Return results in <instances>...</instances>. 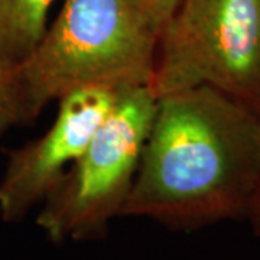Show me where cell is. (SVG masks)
Listing matches in <instances>:
<instances>
[{"instance_id":"cell-1","label":"cell","mask_w":260,"mask_h":260,"mask_svg":"<svg viewBox=\"0 0 260 260\" xmlns=\"http://www.w3.org/2000/svg\"><path fill=\"white\" fill-rule=\"evenodd\" d=\"M260 177V117L210 87L156 100L121 217L172 232L246 220Z\"/></svg>"},{"instance_id":"cell-2","label":"cell","mask_w":260,"mask_h":260,"mask_svg":"<svg viewBox=\"0 0 260 260\" xmlns=\"http://www.w3.org/2000/svg\"><path fill=\"white\" fill-rule=\"evenodd\" d=\"M159 35L133 0H64L18 64L28 123L49 103L78 90L123 94L150 87Z\"/></svg>"},{"instance_id":"cell-3","label":"cell","mask_w":260,"mask_h":260,"mask_svg":"<svg viewBox=\"0 0 260 260\" xmlns=\"http://www.w3.org/2000/svg\"><path fill=\"white\" fill-rule=\"evenodd\" d=\"M210 87L260 117V0H181L160 30L159 99Z\"/></svg>"},{"instance_id":"cell-4","label":"cell","mask_w":260,"mask_h":260,"mask_svg":"<svg viewBox=\"0 0 260 260\" xmlns=\"http://www.w3.org/2000/svg\"><path fill=\"white\" fill-rule=\"evenodd\" d=\"M150 87L123 93L80 158L39 205L37 225L49 242H93L121 217L156 109Z\"/></svg>"},{"instance_id":"cell-5","label":"cell","mask_w":260,"mask_h":260,"mask_svg":"<svg viewBox=\"0 0 260 260\" xmlns=\"http://www.w3.org/2000/svg\"><path fill=\"white\" fill-rule=\"evenodd\" d=\"M121 94L85 88L58 102L55 120L39 138L8 152L0 179V218L22 223L39 208L65 171L88 146Z\"/></svg>"},{"instance_id":"cell-6","label":"cell","mask_w":260,"mask_h":260,"mask_svg":"<svg viewBox=\"0 0 260 260\" xmlns=\"http://www.w3.org/2000/svg\"><path fill=\"white\" fill-rule=\"evenodd\" d=\"M55 0H0V56L19 64L37 47Z\"/></svg>"},{"instance_id":"cell-7","label":"cell","mask_w":260,"mask_h":260,"mask_svg":"<svg viewBox=\"0 0 260 260\" xmlns=\"http://www.w3.org/2000/svg\"><path fill=\"white\" fill-rule=\"evenodd\" d=\"M19 124H28V116L18 64L0 56V139Z\"/></svg>"},{"instance_id":"cell-8","label":"cell","mask_w":260,"mask_h":260,"mask_svg":"<svg viewBox=\"0 0 260 260\" xmlns=\"http://www.w3.org/2000/svg\"><path fill=\"white\" fill-rule=\"evenodd\" d=\"M145 16L158 28L160 32L167 20L177 9L181 0H133Z\"/></svg>"},{"instance_id":"cell-9","label":"cell","mask_w":260,"mask_h":260,"mask_svg":"<svg viewBox=\"0 0 260 260\" xmlns=\"http://www.w3.org/2000/svg\"><path fill=\"white\" fill-rule=\"evenodd\" d=\"M246 220L250 224L253 234L260 239V177L259 184H257V188H256V192H254V197H253L250 210H249Z\"/></svg>"}]
</instances>
